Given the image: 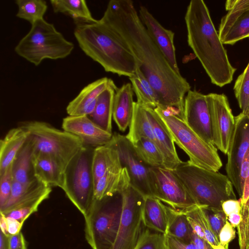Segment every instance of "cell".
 Segmentation results:
<instances>
[{
	"instance_id": "cell-36",
	"label": "cell",
	"mask_w": 249,
	"mask_h": 249,
	"mask_svg": "<svg viewBox=\"0 0 249 249\" xmlns=\"http://www.w3.org/2000/svg\"><path fill=\"white\" fill-rule=\"evenodd\" d=\"M51 192H47L37 197L18 204L6 213L1 214L7 218L17 220L24 224L25 221L32 214L38 211L39 206L43 201L49 198Z\"/></svg>"
},
{
	"instance_id": "cell-7",
	"label": "cell",
	"mask_w": 249,
	"mask_h": 249,
	"mask_svg": "<svg viewBox=\"0 0 249 249\" xmlns=\"http://www.w3.org/2000/svg\"><path fill=\"white\" fill-rule=\"evenodd\" d=\"M33 145L34 154L48 157L65 171L67 166L84 146L77 136L58 129L47 123L30 121L21 123Z\"/></svg>"
},
{
	"instance_id": "cell-23",
	"label": "cell",
	"mask_w": 249,
	"mask_h": 249,
	"mask_svg": "<svg viewBox=\"0 0 249 249\" xmlns=\"http://www.w3.org/2000/svg\"><path fill=\"white\" fill-rule=\"evenodd\" d=\"M29 132L21 126L10 129L0 142V175L13 163L29 137Z\"/></svg>"
},
{
	"instance_id": "cell-30",
	"label": "cell",
	"mask_w": 249,
	"mask_h": 249,
	"mask_svg": "<svg viewBox=\"0 0 249 249\" xmlns=\"http://www.w3.org/2000/svg\"><path fill=\"white\" fill-rule=\"evenodd\" d=\"M55 13H63L71 17L75 24L91 23L97 19L93 18L84 0H51Z\"/></svg>"
},
{
	"instance_id": "cell-14",
	"label": "cell",
	"mask_w": 249,
	"mask_h": 249,
	"mask_svg": "<svg viewBox=\"0 0 249 249\" xmlns=\"http://www.w3.org/2000/svg\"><path fill=\"white\" fill-rule=\"evenodd\" d=\"M249 148V118L242 113L235 116V127L227 154L225 170L227 176L237 192L240 197L241 191L240 172L245 155Z\"/></svg>"
},
{
	"instance_id": "cell-25",
	"label": "cell",
	"mask_w": 249,
	"mask_h": 249,
	"mask_svg": "<svg viewBox=\"0 0 249 249\" xmlns=\"http://www.w3.org/2000/svg\"><path fill=\"white\" fill-rule=\"evenodd\" d=\"M33 166L35 176L38 180L50 187L63 188L65 171L53 160L34 154Z\"/></svg>"
},
{
	"instance_id": "cell-15",
	"label": "cell",
	"mask_w": 249,
	"mask_h": 249,
	"mask_svg": "<svg viewBox=\"0 0 249 249\" xmlns=\"http://www.w3.org/2000/svg\"><path fill=\"white\" fill-rule=\"evenodd\" d=\"M228 12L221 19L218 35L223 44L233 45L249 37V0H229Z\"/></svg>"
},
{
	"instance_id": "cell-19",
	"label": "cell",
	"mask_w": 249,
	"mask_h": 249,
	"mask_svg": "<svg viewBox=\"0 0 249 249\" xmlns=\"http://www.w3.org/2000/svg\"><path fill=\"white\" fill-rule=\"evenodd\" d=\"M145 109L157 145L164 158V167L173 170L182 161L178 156L171 134L155 109L147 107H145Z\"/></svg>"
},
{
	"instance_id": "cell-13",
	"label": "cell",
	"mask_w": 249,
	"mask_h": 249,
	"mask_svg": "<svg viewBox=\"0 0 249 249\" xmlns=\"http://www.w3.org/2000/svg\"><path fill=\"white\" fill-rule=\"evenodd\" d=\"M211 117L213 144L225 154L229 148L235 127L227 97L224 94L206 95Z\"/></svg>"
},
{
	"instance_id": "cell-17",
	"label": "cell",
	"mask_w": 249,
	"mask_h": 249,
	"mask_svg": "<svg viewBox=\"0 0 249 249\" xmlns=\"http://www.w3.org/2000/svg\"><path fill=\"white\" fill-rule=\"evenodd\" d=\"M62 128L78 137L84 146L93 148L107 144L113 135L99 127L87 115H69L63 119Z\"/></svg>"
},
{
	"instance_id": "cell-49",
	"label": "cell",
	"mask_w": 249,
	"mask_h": 249,
	"mask_svg": "<svg viewBox=\"0 0 249 249\" xmlns=\"http://www.w3.org/2000/svg\"><path fill=\"white\" fill-rule=\"evenodd\" d=\"M242 218L241 213H232L228 216V221L233 227H237L241 222Z\"/></svg>"
},
{
	"instance_id": "cell-37",
	"label": "cell",
	"mask_w": 249,
	"mask_h": 249,
	"mask_svg": "<svg viewBox=\"0 0 249 249\" xmlns=\"http://www.w3.org/2000/svg\"><path fill=\"white\" fill-rule=\"evenodd\" d=\"M233 90L241 113L249 118V62L236 80Z\"/></svg>"
},
{
	"instance_id": "cell-20",
	"label": "cell",
	"mask_w": 249,
	"mask_h": 249,
	"mask_svg": "<svg viewBox=\"0 0 249 249\" xmlns=\"http://www.w3.org/2000/svg\"><path fill=\"white\" fill-rule=\"evenodd\" d=\"M114 84L111 79L106 77L88 84L69 102L66 107L68 114L69 116H89L94 109L99 95Z\"/></svg>"
},
{
	"instance_id": "cell-41",
	"label": "cell",
	"mask_w": 249,
	"mask_h": 249,
	"mask_svg": "<svg viewBox=\"0 0 249 249\" xmlns=\"http://www.w3.org/2000/svg\"><path fill=\"white\" fill-rule=\"evenodd\" d=\"M13 182L12 164L0 175V209L5 205L10 196Z\"/></svg>"
},
{
	"instance_id": "cell-12",
	"label": "cell",
	"mask_w": 249,
	"mask_h": 249,
	"mask_svg": "<svg viewBox=\"0 0 249 249\" xmlns=\"http://www.w3.org/2000/svg\"><path fill=\"white\" fill-rule=\"evenodd\" d=\"M107 144L118 152L121 164L128 171L131 185L143 197L154 196L150 167L137 156L132 143L126 136L115 133Z\"/></svg>"
},
{
	"instance_id": "cell-34",
	"label": "cell",
	"mask_w": 249,
	"mask_h": 249,
	"mask_svg": "<svg viewBox=\"0 0 249 249\" xmlns=\"http://www.w3.org/2000/svg\"><path fill=\"white\" fill-rule=\"evenodd\" d=\"M132 145L137 156L147 166L164 168L162 153L154 142L142 138Z\"/></svg>"
},
{
	"instance_id": "cell-44",
	"label": "cell",
	"mask_w": 249,
	"mask_h": 249,
	"mask_svg": "<svg viewBox=\"0 0 249 249\" xmlns=\"http://www.w3.org/2000/svg\"><path fill=\"white\" fill-rule=\"evenodd\" d=\"M166 249H197L194 243H186L168 234H165Z\"/></svg>"
},
{
	"instance_id": "cell-40",
	"label": "cell",
	"mask_w": 249,
	"mask_h": 249,
	"mask_svg": "<svg viewBox=\"0 0 249 249\" xmlns=\"http://www.w3.org/2000/svg\"><path fill=\"white\" fill-rule=\"evenodd\" d=\"M191 212L202 229L207 241L212 245L219 244V240L214 234L210 224L201 207L197 206L191 209Z\"/></svg>"
},
{
	"instance_id": "cell-38",
	"label": "cell",
	"mask_w": 249,
	"mask_h": 249,
	"mask_svg": "<svg viewBox=\"0 0 249 249\" xmlns=\"http://www.w3.org/2000/svg\"><path fill=\"white\" fill-rule=\"evenodd\" d=\"M133 249H166L165 234L151 232L148 228H143L137 243Z\"/></svg>"
},
{
	"instance_id": "cell-4",
	"label": "cell",
	"mask_w": 249,
	"mask_h": 249,
	"mask_svg": "<svg viewBox=\"0 0 249 249\" xmlns=\"http://www.w3.org/2000/svg\"><path fill=\"white\" fill-rule=\"evenodd\" d=\"M173 171L199 207L222 209L223 202L236 199L233 186L227 175L201 168L189 160L182 161Z\"/></svg>"
},
{
	"instance_id": "cell-27",
	"label": "cell",
	"mask_w": 249,
	"mask_h": 249,
	"mask_svg": "<svg viewBox=\"0 0 249 249\" xmlns=\"http://www.w3.org/2000/svg\"><path fill=\"white\" fill-rule=\"evenodd\" d=\"M34 153L33 143L29 135L12 163L13 180L26 183L37 179L34 170Z\"/></svg>"
},
{
	"instance_id": "cell-45",
	"label": "cell",
	"mask_w": 249,
	"mask_h": 249,
	"mask_svg": "<svg viewBox=\"0 0 249 249\" xmlns=\"http://www.w3.org/2000/svg\"><path fill=\"white\" fill-rule=\"evenodd\" d=\"M222 209L227 217L232 213H241V204L240 199L239 200L229 199L225 201L222 204Z\"/></svg>"
},
{
	"instance_id": "cell-28",
	"label": "cell",
	"mask_w": 249,
	"mask_h": 249,
	"mask_svg": "<svg viewBox=\"0 0 249 249\" xmlns=\"http://www.w3.org/2000/svg\"><path fill=\"white\" fill-rule=\"evenodd\" d=\"M117 88L114 84L104 90L98 97L93 112L89 116L99 127L111 134L113 101Z\"/></svg>"
},
{
	"instance_id": "cell-24",
	"label": "cell",
	"mask_w": 249,
	"mask_h": 249,
	"mask_svg": "<svg viewBox=\"0 0 249 249\" xmlns=\"http://www.w3.org/2000/svg\"><path fill=\"white\" fill-rule=\"evenodd\" d=\"M143 197L142 218L144 226L165 234L168 225L166 205L154 196Z\"/></svg>"
},
{
	"instance_id": "cell-51",
	"label": "cell",
	"mask_w": 249,
	"mask_h": 249,
	"mask_svg": "<svg viewBox=\"0 0 249 249\" xmlns=\"http://www.w3.org/2000/svg\"><path fill=\"white\" fill-rule=\"evenodd\" d=\"M212 246L213 249H226L224 246L220 244V243L217 245H212Z\"/></svg>"
},
{
	"instance_id": "cell-42",
	"label": "cell",
	"mask_w": 249,
	"mask_h": 249,
	"mask_svg": "<svg viewBox=\"0 0 249 249\" xmlns=\"http://www.w3.org/2000/svg\"><path fill=\"white\" fill-rule=\"evenodd\" d=\"M240 184L242 194L240 199L243 202L249 199V148L241 165Z\"/></svg>"
},
{
	"instance_id": "cell-43",
	"label": "cell",
	"mask_w": 249,
	"mask_h": 249,
	"mask_svg": "<svg viewBox=\"0 0 249 249\" xmlns=\"http://www.w3.org/2000/svg\"><path fill=\"white\" fill-rule=\"evenodd\" d=\"M235 237V230L228 221L221 229L219 234V243L226 249L229 243Z\"/></svg>"
},
{
	"instance_id": "cell-48",
	"label": "cell",
	"mask_w": 249,
	"mask_h": 249,
	"mask_svg": "<svg viewBox=\"0 0 249 249\" xmlns=\"http://www.w3.org/2000/svg\"><path fill=\"white\" fill-rule=\"evenodd\" d=\"M192 242L197 249H213L211 244L208 241L199 237L194 231L192 236Z\"/></svg>"
},
{
	"instance_id": "cell-8",
	"label": "cell",
	"mask_w": 249,
	"mask_h": 249,
	"mask_svg": "<svg viewBox=\"0 0 249 249\" xmlns=\"http://www.w3.org/2000/svg\"><path fill=\"white\" fill-rule=\"evenodd\" d=\"M116 195L94 200L84 217L85 238L92 249H111L114 245L122 208V196Z\"/></svg>"
},
{
	"instance_id": "cell-26",
	"label": "cell",
	"mask_w": 249,
	"mask_h": 249,
	"mask_svg": "<svg viewBox=\"0 0 249 249\" xmlns=\"http://www.w3.org/2000/svg\"><path fill=\"white\" fill-rule=\"evenodd\" d=\"M50 191L52 187L37 179L26 183L13 180L10 196L5 205L0 209V213H5L15 205Z\"/></svg>"
},
{
	"instance_id": "cell-10",
	"label": "cell",
	"mask_w": 249,
	"mask_h": 249,
	"mask_svg": "<svg viewBox=\"0 0 249 249\" xmlns=\"http://www.w3.org/2000/svg\"><path fill=\"white\" fill-rule=\"evenodd\" d=\"M122 208L117 237L111 249H133L144 227L143 196L131 185L121 194Z\"/></svg>"
},
{
	"instance_id": "cell-22",
	"label": "cell",
	"mask_w": 249,
	"mask_h": 249,
	"mask_svg": "<svg viewBox=\"0 0 249 249\" xmlns=\"http://www.w3.org/2000/svg\"><path fill=\"white\" fill-rule=\"evenodd\" d=\"M134 91L131 84L127 83L115 91L112 117L119 129L124 132L129 127L133 114Z\"/></svg>"
},
{
	"instance_id": "cell-16",
	"label": "cell",
	"mask_w": 249,
	"mask_h": 249,
	"mask_svg": "<svg viewBox=\"0 0 249 249\" xmlns=\"http://www.w3.org/2000/svg\"><path fill=\"white\" fill-rule=\"evenodd\" d=\"M182 118L201 139L214 145L206 95L190 89L184 98Z\"/></svg>"
},
{
	"instance_id": "cell-18",
	"label": "cell",
	"mask_w": 249,
	"mask_h": 249,
	"mask_svg": "<svg viewBox=\"0 0 249 249\" xmlns=\"http://www.w3.org/2000/svg\"><path fill=\"white\" fill-rule=\"evenodd\" d=\"M139 16L149 36L171 67L177 73L181 74L176 56L174 33L164 28L144 6L140 7Z\"/></svg>"
},
{
	"instance_id": "cell-46",
	"label": "cell",
	"mask_w": 249,
	"mask_h": 249,
	"mask_svg": "<svg viewBox=\"0 0 249 249\" xmlns=\"http://www.w3.org/2000/svg\"><path fill=\"white\" fill-rule=\"evenodd\" d=\"M9 249H27L26 241L21 231L9 236Z\"/></svg>"
},
{
	"instance_id": "cell-39",
	"label": "cell",
	"mask_w": 249,
	"mask_h": 249,
	"mask_svg": "<svg viewBox=\"0 0 249 249\" xmlns=\"http://www.w3.org/2000/svg\"><path fill=\"white\" fill-rule=\"evenodd\" d=\"M201 208L208 219L214 234L219 239V233L228 221L226 214L222 209L208 207H203Z\"/></svg>"
},
{
	"instance_id": "cell-11",
	"label": "cell",
	"mask_w": 249,
	"mask_h": 249,
	"mask_svg": "<svg viewBox=\"0 0 249 249\" xmlns=\"http://www.w3.org/2000/svg\"><path fill=\"white\" fill-rule=\"evenodd\" d=\"M149 172L155 197L178 211L184 212L198 206L173 170L150 167Z\"/></svg>"
},
{
	"instance_id": "cell-50",
	"label": "cell",
	"mask_w": 249,
	"mask_h": 249,
	"mask_svg": "<svg viewBox=\"0 0 249 249\" xmlns=\"http://www.w3.org/2000/svg\"><path fill=\"white\" fill-rule=\"evenodd\" d=\"M9 236L0 231V249H9Z\"/></svg>"
},
{
	"instance_id": "cell-21",
	"label": "cell",
	"mask_w": 249,
	"mask_h": 249,
	"mask_svg": "<svg viewBox=\"0 0 249 249\" xmlns=\"http://www.w3.org/2000/svg\"><path fill=\"white\" fill-rule=\"evenodd\" d=\"M130 185L128 171L120 162L110 168L96 182L94 199L100 200L121 194Z\"/></svg>"
},
{
	"instance_id": "cell-9",
	"label": "cell",
	"mask_w": 249,
	"mask_h": 249,
	"mask_svg": "<svg viewBox=\"0 0 249 249\" xmlns=\"http://www.w3.org/2000/svg\"><path fill=\"white\" fill-rule=\"evenodd\" d=\"M94 148L83 146L67 166L62 189L86 216L95 200V183L92 168Z\"/></svg>"
},
{
	"instance_id": "cell-35",
	"label": "cell",
	"mask_w": 249,
	"mask_h": 249,
	"mask_svg": "<svg viewBox=\"0 0 249 249\" xmlns=\"http://www.w3.org/2000/svg\"><path fill=\"white\" fill-rule=\"evenodd\" d=\"M18 10L16 17L28 21L31 24L43 19L48 6L44 0H17Z\"/></svg>"
},
{
	"instance_id": "cell-29",
	"label": "cell",
	"mask_w": 249,
	"mask_h": 249,
	"mask_svg": "<svg viewBox=\"0 0 249 249\" xmlns=\"http://www.w3.org/2000/svg\"><path fill=\"white\" fill-rule=\"evenodd\" d=\"M125 136L132 144L142 138L149 139L157 144L145 107L137 102H134L132 120Z\"/></svg>"
},
{
	"instance_id": "cell-3",
	"label": "cell",
	"mask_w": 249,
	"mask_h": 249,
	"mask_svg": "<svg viewBox=\"0 0 249 249\" xmlns=\"http://www.w3.org/2000/svg\"><path fill=\"white\" fill-rule=\"evenodd\" d=\"M74 36L85 54L106 71L129 78L138 68L124 41L100 19L94 22L76 24Z\"/></svg>"
},
{
	"instance_id": "cell-33",
	"label": "cell",
	"mask_w": 249,
	"mask_h": 249,
	"mask_svg": "<svg viewBox=\"0 0 249 249\" xmlns=\"http://www.w3.org/2000/svg\"><path fill=\"white\" fill-rule=\"evenodd\" d=\"M120 162L118 152L109 144L94 148L92 168L95 185L110 168Z\"/></svg>"
},
{
	"instance_id": "cell-5",
	"label": "cell",
	"mask_w": 249,
	"mask_h": 249,
	"mask_svg": "<svg viewBox=\"0 0 249 249\" xmlns=\"http://www.w3.org/2000/svg\"><path fill=\"white\" fill-rule=\"evenodd\" d=\"M74 47L72 42L67 40L53 24L43 18L31 24L28 33L15 47V52L37 66L44 59L67 57Z\"/></svg>"
},
{
	"instance_id": "cell-6",
	"label": "cell",
	"mask_w": 249,
	"mask_h": 249,
	"mask_svg": "<svg viewBox=\"0 0 249 249\" xmlns=\"http://www.w3.org/2000/svg\"><path fill=\"white\" fill-rule=\"evenodd\" d=\"M154 109L166 125L175 143L186 153L192 163L218 171L223 163L215 146L207 143L193 131L176 108L157 107Z\"/></svg>"
},
{
	"instance_id": "cell-31",
	"label": "cell",
	"mask_w": 249,
	"mask_h": 249,
	"mask_svg": "<svg viewBox=\"0 0 249 249\" xmlns=\"http://www.w3.org/2000/svg\"><path fill=\"white\" fill-rule=\"evenodd\" d=\"M129 79L138 103L154 109L159 106V97L157 91L139 68Z\"/></svg>"
},
{
	"instance_id": "cell-32",
	"label": "cell",
	"mask_w": 249,
	"mask_h": 249,
	"mask_svg": "<svg viewBox=\"0 0 249 249\" xmlns=\"http://www.w3.org/2000/svg\"><path fill=\"white\" fill-rule=\"evenodd\" d=\"M168 225L166 233L186 243L192 242L194 231L183 211L166 205Z\"/></svg>"
},
{
	"instance_id": "cell-47",
	"label": "cell",
	"mask_w": 249,
	"mask_h": 249,
	"mask_svg": "<svg viewBox=\"0 0 249 249\" xmlns=\"http://www.w3.org/2000/svg\"><path fill=\"white\" fill-rule=\"evenodd\" d=\"M7 234L9 236L16 234L19 232L23 224L17 220L6 217Z\"/></svg>"
},
{
	"instance_id": "cell-2",
	"label": "cell",
	"mask_w": 249,
	"mask_h": 249,
	"mask_svg": "<svg viewBox=\"0 0 249 249\" xmlns=\"http://www.w3.org/2000/svg\"><path fill=\"white\" fill-rule=\"evenodd\" d=\"M188 45L210 77L220 87L230 83L236 69L231 64L202 0H192L185 15Z\"/></svg>"
},
{
	"instance_id": "cell-1",
	"label": "cell",
	"mask_w": 249,
	"mask_h": 249,
	"mask_svg": "<svg viewBox=\"0 0 249 249\" xmlns=\"http://www.w3.org/2000/svg\"><path fill=\"white\" fill-rule=\"evenodd\" d=\"M100 19L116 33L134 56L138 68L157 91L158 107L183 114L189 82L171 67L142 22L131 0H111Z\"/></svg>"
}]
</instances>
